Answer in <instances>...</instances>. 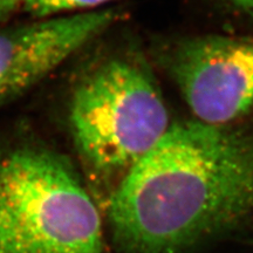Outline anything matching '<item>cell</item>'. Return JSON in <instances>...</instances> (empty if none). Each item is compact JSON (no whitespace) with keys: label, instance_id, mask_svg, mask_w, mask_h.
<instances>
[{"label":"cell","instance_id":"1","mask_svg":"<svg viewBox=\"0 0 253 253\" xmlns=\"http://www.w3.org/2000/svg\"><path fill=\"white\" fill-rule=\"evenodd\" d=\"M253 216V126H170L123 175L108 220L118 253H183Z\"/></svg>","mask_w":253,"mask_h":253},{"label":"cell","instance_id":"2","mask_svg":"<svg viewBox=\"0 0 253 253\" xmlns=\"http://www.w3.org/2000/svg\"><path fill=\"white\" fill-rule=\"evenodd\" d=\"M0 253H104L93 199L53 151L0 154Z\"/></svg>","mask_w":253,"mask_h":253},{"label":"cell","instance_id":"3","mask_svg":"<svg viewBox=\"0 0 253 253\" xmlns=\"http://www.w3.org/2000/svg\"><path fill=\"white\" fill-rule=\"evenodd\" d=\"M69 122L79 155L102 176L125 175L171 126L149 73L122 58L104 62L80 82Z\"/></svg>","mask_w":253,"mask_h":253},{"label":"cell","instance_id":"4","mask_svg":"<svg viewBox=\"0 0 253 253\" xmlns=\"http://www.w3.org/2000/svg\"><path fill=\"white\" fill-rule=\"evenodd\" d=\"M172 75L196 120L230 125L253 112V40L203 37L178 47Z\"/></svg>","mask_w":253,"mask_h":253},{"label":"cell","instance_id":"5","mask_svg":"<svg viewBox=\"0 0 253 253\" xmlns=\"http://www.w3.org/2000/svg\"><path fill=\"white\" fill-rule=\"evenodd\" d=\"M97 8L0 31V103L26 90L115 23Z\"/></svg>","mask_w":253,"mask_h":253},{"label":"cell","instance_id":"6","mask_svg":"<svg viewBox=\"0 0 253 253\" xmlns=\"http://www.w3.org/2000/svg\"><path fill=\"white\" fill-rule=\"evenodd\" d=\"M110 0H24L23 8L39 18L54 17L63 12H86L101 8Z\"/></svg>","mask_w":253,"mask_h":253},{"label":"cell","instance_id":"7","mask_svg":"<svg viewBox=\"0 0 253 253\" xmlns=\"http://www.w3.org/2000/svg\"><path fill=\"white\" fill-rule=\"evenodd\" d=\"M23 4L24 0H0V17L9 14L19 7L23 8Z\"/></svg>","mask_w":253,"mask_h":253},{"label":"cell","instance_id":"8","mask_svg":"<svg viewBox=\"0 0 253 253\" xmlns=\"http://www.w3.org/2000/svg\"><path fill=\"white\" fill-rule=\"evenodd\" d=\"M236 7H238L246 13L253 15V0H229Z\"/></svg>","mask_w":253,"mask_h":253}]
</instances>
